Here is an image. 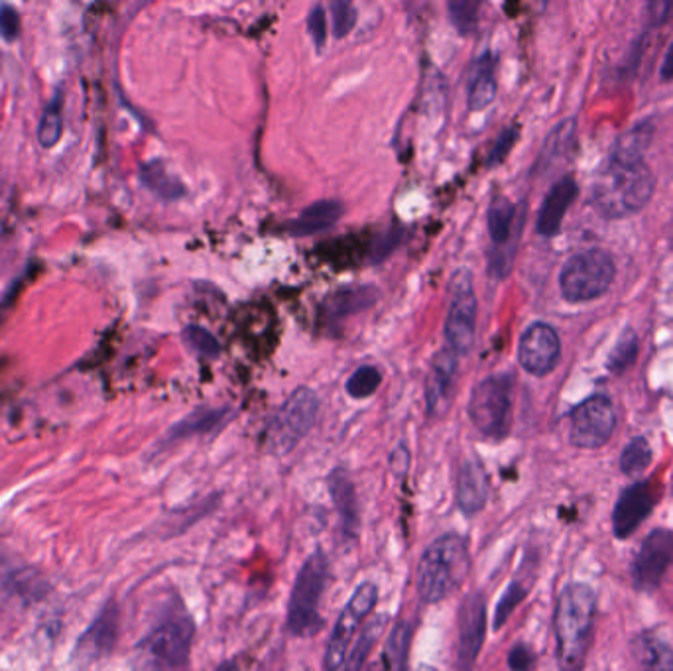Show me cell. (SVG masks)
<instances>
[{
    "label": "cell",
    "mask_w": 673,
    "mask_h": 671,
    "mask_svg": "<svg viewBox=\"0 0 673 671\" xmlns=\"http://www.w3.org/2000/svg\"><path fill=\"white\" fill-rule=\"evenodd\" d=\"M490 483L487 471L477 459H467L457 477V507L465 516H475L487 507Z\"/></svg>",
    "instance_id": "ffe728a7"
},
{
    "label": "cell",
    "mask_w": 673,
    "mask_h": 671,
    "mask_svg": "<svg viewBox=\"0 0 673 671\" xmlns=\"http://www.w3.org/2000/svg\"><path fill=\"white\" fill-rule=\"evenodd\" d=\"M63 95L56 93L50 102L41 111L40 124H38V143L41 148H53L60 143L63 133Z\"/></svg>",
    "instance_id": "f1b7e54d"
},
{
    "label": "cell",
    "mask_w": 673,
    "mask_h": 671,
    "mask_svg": "<svg viewBox=\"0 0 673 671\" xmlns=\"http://www.w3.org/2000/svg\"><path fill=\"white\" fill-rule=\"evenodd\" d=\"M327 487H329V495L339 514L341 532L347 538H353L358 529V504L355 485L351 480L347 468H335L327 478Z\"/></svg>",
    "instance_id": "44dd1931"
},
{
    "label": "cell",
    "mask_w": 673,
    "mask_h": 671,
    "mask_svg": "<svg viewBox=\"0 0 673 671\" xmlns=\"http://www.w3.org/2000/svg\"><path fill=\"white\" fill-rule=\"evenodd\" d=\"M319 398L311 388H297L266 427L265 446L274 455H286L316 426Z\"/></svg>",
    "instance_id": "8992f818"
},
{
    "label": "cell",
    "mask_w": 673,
    "mask_h": 671,
    "mask_svg": "<svg viewBox=\"0 0 673 671\" xmlns=\"http://www.w3.org/2000/svg\"><path fill=\"white\" fill-rule=\"evenodd\" d=\"M561 358L558 331L543 321H534L524 329L518 343V363L531 377H548Z\"/></svg>",
    "instance_id": "4fadbf2b"
},
{
    "label": "cell",
    "mask_w": 673,
    "mask_h": 671,
    "mask_svg": "<svg viewBox=\"0 0 673 671\" xmlns=\"http://www.w3.org/2000/svg\"><path fill=\"white\" fill-rule=\"evenodd\" d=\"M449 19L453 22V26L460 30V34L469 36L477 30L479 24V2L473 0H453L448 4Z\"/></svg>",
    "instance_id": "836d02e7"
},
{
    "label": "cell",
    "mask_w": 673,
    "mask_h": 671,
    "mask_svg": "<svg viewBox=\"0 0 673 671\" xmlns=\"http://www.w3.org/2000/svg\"><path fill=\"white\" fill-rule=\"evenodd\" d=\"M577 197H579V185L572 175H563L553 183L550 192L541 202L538 223H536L538 234L546 239H553L555 234H560L563 217L570 211V207Z\"/></svg>",
    "instance_id": "ac0fdd59"
},
{
    "label": "cell",
    "mask_w": 673,
    "mask_h": 671,
    "mask_svg": "<svg viewBox=\"0 0 673 671\" xmlns=\"http://www.w3.org/2000/svg\"><path fill=\"white\" fill-rule=\"evenodd\" d=\"M307 28H309V34L316 41L317 50H321L327 40V14L321 7H314L309 12Z\"/></svg>",
    "instance_id": "60d3db41"
},
{
    "label": "cell",
    "mask_w": 673,
    "mask_h": 671,
    "mask_svg": "<svg viewBox=\"0 0 673 671\" xmlns=\"http://www.w3.org/2000/svg\"><path fill=\"white\" fill-rule=\"evenodd\" d=\"M331 16H333V36L345 38L353 26L357 24V11L351 2L337 0L331 4Z\"/></svg>",
    "instance_id": "74e56055"
},
{
    "label": "cell",
    "mask_w": 673,
    "mask_h": 671,
    "mask_svg": "<svg viewBox=\"0 0 673 671\" xmlns=\"http://www.w3.org/2000/svg\"><path fill=\"white\" fill-rule=\"evenodd\" d=\"M377 585L370 581L360 583L341 610L327 642L326 671H348V661L358 640V631L363 622L367 621L368 614L377 607Z\"/></svg>",
    "instance_id": "52a82bcc"
},
{
    "label": "cell",
    "mask_w": 673,
    "mask_h": 671,
    "mask_svg": "<svg viewBox=\"0 0 673 671\" xmlns=\"http://www.w3.org/2000/svg\"><path fill=\"white\" fill-rule=\"evenodd\" d=\"M638 351H640L638 335L633 327H626L623 335L619 337V341L612 346L611 355L607 358V368L612 375H623L636 363Z\"/></svg>",
    "instance_id": "f546056e"
},
{
    "label": "cell",
    "mask_w": 673,
    "mask_h": 671,
    "mask_svg": "<svg viewBox=\"0 0 673 671\" xmlns=\"http://www.w3.org/2000/svg\"><path fill=\"white\" fill-rule=\"evenodd\" d=\"M522 219L518 217V207L506 197H494L489 207V234L494 244V253L490 255V268L499 276L509 274L512 266V256L506 255L509 248L521 236ZM514 251V246H511Z\"/></svg>",
    "instance_id": "5bb4252c"
},
{
    "label": "cell",
    "mask_w": 673,
    "mask_h": 671,
    "mask_svg": "<svg viewBox=\"0 0 673 671\" xmlns=\"http://www.w3.org/2000/svg\"><path fill=\"white\" fill-rule=\"evenodd\" d=\"M382 385V375L377 366H358L347 380V394L355 400L372 396Z\"/></svg>",
    "instance_id": "1f68e13d"
},
{
    "label": "cell",
    "mask_w": 673,
    "mask_h": 671,
    "mask_svg": "<svg viewBox=\"0 0 673 671\" xmlns=\"http://www.w3.org/2000/svg\"><path fill=\"white\" fill-rule=\"evenodd\" d=\"M673 563V534L670 529H653L648 538L644 539L643 548L638 551L633 563V580L636 589H658L665 571Z\"/></svg>",
    "instance_id": "9a60e30c"
},
{
    "label": "cell",
    "mask_w": 673,
    "mask_h": 671,
    "mask_svg": "<svg viewBox=\"0 0 673 671\" xmlns=\"http://www.w3.org/2000/svg\"><path fill=\"white\" fill-rule=\"evenodd\" d=\"M460 355L451 349L439 351L431 361L428 385H426V402L429 416H441L451 404V390L457 375Z\"/></svg>",
    "instance_id": "d6986e66"
},
{
    "label": "cell",
    "mask_w": 673,
    "mask_h": 671,
    "mask_svg": "<svg viewBox=\"0 0 673 671\" xmlns=\"http://www.w3.org/2000/svg\"><path fill=\"white\" fill-rule=\"evenodd\" d=\"M512 375H494L480 380L473 388L469 400V417L473 426L485 438L504 439L511 431L512 422Z\"/></svg>",
    "instance_id": "ba28073f"
},
{
    "label": "cell",
    "mask_w": 673,
    "mask_h": 671,
    "mask_svg": "<svg viewBox=\"0 0 673 671\" xmlns=\"http://www.w3.org/2000/svg\"><path fill=\"white\" fill-rule=\"evenodd\" d=\"M652 463V448L646 438H634L621 455V468L624 475L636 477L650 467Z\"/></svg>",
    "instance_id": "4dcf8cb0"
},
{
    "label": "cell",
    "mask_w": 673,
    "mask_h": 671,
    "mask_svg": "<svg viewBox=\"0 0 673 671\" xmlns=\"http://www.w3.org/2000/svg\"><path fill=\"white\" fill-rule=\"evenodd\" d=\"M412 624L409 622H399L396 629L392 632V638H390V651H392V658H394V666L396 671L406 670V658H408V646L412 640Z\"/></svg>",
    "instance_id": "8d00e7d4"
},
{
    "label": "cell",
    "mask_w": 673,
    "mask_h": 671,
    "mask_svg": "<svg viewBox=\"0 0 673 671\" xmlns=\"http://www.w3.org/2000/svg\"><path fill=\"white\" fill-rule=\"evenodd\" d=\"M597 599L589 585L573 583L561 590L555 609V638L561 671H582L591 644Z\"/></svg>",
    "instance_id": "7a4b0ae2"
},
{
    "label": "cell",
    "mask_w": 673,
    "mask_h": 671,
    "mask_svg": "<svg viewBox=\"0 0 673 671\" xmlns=\"http://www.w3.org/2000/svg\"><path fill=\"white\" fill-rule=\"evenodd\" d=\"M577 119H565L561 121L550 136L546 138V144L541 148L540 160L536 168H546V166H553L555 162H563V160H570L575 146H577Z\"/></svg>",
    "instance_id": "484cf974"
},
{
    "label": "cell",
    "mask_w": 673,
    "mask_h": 671,
    "mask_svg": "<svg viewBox=\"0 0 673 671\" xmlns=\"http://www.w3.org/2000/svg\"><path fill=\"white\" fill-rule=\"evenodd\" d=\"M660 77H662V82H672L673 80V41L670 44L668 51H665V56H663Z\"/></svg>",
    "instance_id": "7bdbcfd3"
},
{
    "label": "cell",
    "mask_w": 673,
    "mask_h": 671,
    "mask_svg": "<svg viewBox=\"0 0 673 671\" xmlns=\"http://www.w3.org/2000/svg\"><path fill=\"white\" fill-rule=\"evenodd\" d=\"M487 636V599L475 590L463 600L460 610V640L455 671H475Z\"/></svg>",
    "instance_id": "7c38bea8"
},
{
    "label": "cell",
    "mask_w": 673,
    "mask_h": 671,
    "mask_svg": "<svg viewBox=\"0 0 673 671\" xmlns=\"http://www.w3.org/2000/svg\"><path fill=\"white\" fill-rule=\"evenodd\" d=\"M119 626H121V612L119 607L111 602L97 614L91 626L83 632L75 648L77 658L83 661H97L109 656L119 640Z\"/></svg>",
    "instance_id": "2e32d148"
},
{
    "label": "cell",
    "mask_w": 673,
    "mask_h": 671,
    "mask_svg": "<svg viewBox=\"0 0 673 671\" xmlns=\"http://www.w3.org/2000/svg\"><path fill=\"white\" fill-rule=\"evenodd\" d=\"M656 183L643 156L611 152L592 180L591 205L604 219L631 217L650 204Z\"/></svg>",
    "instance_id": "6da1fadb"
},
{
    "label": "cell",
    "mask_w": 673,
    "mask_h": 671,
    "mask_svg": "<svg viewBox=\"0 0 673 671\" xmlns=\"http://www.w3.org/2000/svg\"><path fill=\"white\" fill-rule=\"evenodd\" d=\"M643 671H673V646L660 632H643L634 642Z\"/></svg>",
    "instance_id": "d4e9b609"
},
{
    "label": "cell",
    "mask_w": 673,
    "mask_h": 671,
    "mask_svg": "<svg viewBox=\"0 0 673 671\" xmlns=\"http://www.w3.org/2000/svg\"><path fill=\"white\" fill-rule=\"evenodd\" d=\"M570 439L575 448L599 449L612 438L616 427V414L611 398L592 394L573 407Z\"/></svg>",
    "instance_id": "8fae6325"
},
{
    "label": "cell",
    "mask_w": 673,
    "mask_h": 671,
    "mask_svg": "<svg viewBox=\"0 0 673 671\" xmlns=\"http://www.w3.org/2000/svg\"><path fill=\"white\" fill-rule=\"evenodd\" d=\"M343 204L337 199H321L306 207L290 224V233L294 236H311L326 233L339 223L343 217Z\"/></svg>",
    "instance_id": "603a6c76"
},
{
    "label": "cell",
    "mask_w": 673,
    "mask_h": 671,
    "mask_svg": "<svg viewBox=\"0 0 673 671\" xmlns=\"http://www.w3.org/2000/svg\"><path fill=\"white\" fill-rule=\"evenodd\" d=\"M184 341L185 345L195 351L197 355L205 356V358H215V356L221 355V343L217 341L213 333H209L204 327H185Z\"/></svg>",
    "instance_id": "e575fe53"
},
{
    "label": "cell",
    "mask_w": 673,
    "mask_h": 671,
    "mask_svg": "<svg viewBox=\"0 0 673 671\" xmlns=\"http://www.w3.org/2000/svg\"><path fill=\"white\" fill-rule=\"evenodd\" d=\"M477 335V295L473 288V274L460 268L449 285V309L445 319V339L449 349L457 355H467L475 345Z\"/></svg>",
    "instance_id": "30bf717a"
},
{
    "label": "cell",
    "mask_w": 673,
    "mask_h": 671,
    "mask_svg": "<svg viewBox=\"0 0 673 671\" xmlns=\"http://www.w3.org/2000/svg\"><path fill=\"white\" fill-rule=\"evenodd\" d=\"M21 28V12L11 4H0V38L9 44L19 40Z\"/></svg>",
    "instance_id": "f35d334b"
},
{
    "label": "cell",
    "mask_w": 673,
    "mask_h": 671,
    "mask_svg": "<svg viewBox=\"0 0 673 671\" xmlns=\"http://www.w3.org/2000/svg\"><path fill=\"white\" fill-rule=\"evenodd\" d=\"M329 581V561L321 549L314 551L297 573L292 597L287 602V631L294 636H314L321 629L319 600Z\"/></svg>",
    "instance_id": "277c9868"
},
{
    "label": "cell",
    "mask_w": 673,
    "mask_h": 671,
    "mask_svg": "<svg viewBox=\"0 0 673 671\" xmlns=\"http://www.w3.org/2000/svg\"><path fill=\"white\" fill-rule=\"evenodd\" d=\"M229 416L227 410H197L194 414L184 417L182 422H178L168 439L178 441V439L192 438V436H201V434H211L213 429L223 426L224 419Z\"/></svg>",
    "instance_id": "83f0119b"
},
{
    "label": "cell",
    "mask_w": 673,
    "mask_h": 671,
    "mask_svg": "<svg viewBox=\"0 0 673 671\" xmlns=\"http://www.w3.org/2000/svg\"><path fill=\"white\" fill-rule=\"evenodd\" d=\"M194 636L192 619L178 617L156 626L140 644V654L156 671H184L189 663Z\"/></svg>",
    "instance_id": "9c48e42d"
},
{
    "label": "cell",
    "mask_w": 673,
    "mask_h": 671,
    "mask_svg": "<svg viewBox=\"0 0 673 671\" xmlns=\"http://www.w3.org/2000/svg\"><path fill=\"white\" fill-rule=\"evenodd\" d=\"M470 570L469 546L460 534H443L431 541L418 563L419 599L436 605L460 589Z\"/></svg>",
    "instance_id": "3957f363"
},
{
    "label": "cell",
    "mask_w": 673,
    "mask_h": 671,
    "mask_svg": "<svg viewBox=\"0 0 673 671\" xmlns=\"http://www.w3.org/2000/svg\"><path fill=\"white\" fill-rule=\"evenodd\" d=\"M526 595H528V590L518 581L509 585V589L504 590V595H502V599L499 600L497 610H494V622H492L494 631H500L506 624L514 609L521 605L522 600L526 599Z\"/></svg>",
    "instance_id": "d590c367"
},
{
    "label": "cell",
    "mask_w": 673,
    "mask_h": 671,
    "mask_svg": "<svg viewBox=\"0 0 673 671\" xmlns=\"http://www.w3.org/2000/svg\"><path fill=\"white\" fill-rule=\"evenodd\" d=\"M378 290L375 285H343L333 294L327 295L323 314L327 319H345L365 312L367 307L377 304Z\"/></svg>",
    "instance_id": "7402d4cb"
},
{
    "label": "cell",
    "mask_w": 673,
    "mask_h": 671,
    "mask_svg": "<svg viewBox=\"0 0 673 671\" xmlns=\"http://www.w3.org/2000/svg\"><path fill=\"white\" fill-rule=\"evenodd\" d=\"M384 624H387V617H377L375 621L368 624L367 631L363 632V636L358 638L355 648H353L351 661H348V671H363V666H365L375 642L384 632Z\"/></svg>",
    "instance_id": "d6a6232c"
},
{
    "label": "cell",
    "mask_w": 673,
    "mask_h": 671,
    "mask_svg": "<svg viewBox=\"0 0 673 671\" xmlns=\"http://www.w3.org/2000/svg\"><path fill=\"white\" fill-rule=\"evenodd\" d=\"M217 671H238V668H236L235 661H227V663H223Z\"/></svg>",
    "instance_id": "ee69618b"
},
{
    "label": "cell",
    "mask_w": 673,
    "mask_h": 671,
    "mask_svg": "<svg viewBox=\"0 0 673 671\" xmlns=\"http://www.w3.org/2000/svg\"><path fill=\"white\" fill-rule=\"evenodd\" d=\"M534 663H536V658L528 646L518 644L512 648L511 656H509V666L512 671H531Z\"/></svg>",
    "instance_id": "b9f144b4"
},
{
    "label": "cell",
    "mask_w": 673,
    "mask_h": 671,
    "mask_svg": "<svg viewBox=\"0 0 673 671\" xmlns=\"http://www.w3.org/2000/svg\"><path fill=\"white\" fill-rule=\"evenodd\" d=\"M653 509V492L648 483H634L624 488L612 512V528L616 538H628L640 528Z\"/></svg>",
    "instance_id": "e0dca14e"
},
{
    "label": "cell",
    "mask_w": 673,
    "mask_h": 671,
    "mask_svg": "<svg viewBox=\"0 0 673 671\" xmlns=\"http://www.w3.org/2000/svg\"><path fill=\"white\" fill-rule=\"evenodd\" d=\"M368 671H382V670H380L378 666H370V668H368Z\"/></svg>",
    "instance_id": "bcb514c9"
},
{
    "label": "cell",
    "mask_w": 673,
    "mask_h": 671,
    "mask_svg": "<svg viewBox=\"0 0 673 671\" xmlns=\"http://www.w3.org/2000/svg\"><path fill=\"white\" fill-rule=\"evenodd\" d=\"M418 671H439L436 670V668H433V666H428V663H421V666H419Z\"/></svg>",
    "instance_id": "f6af8a7d"
},
{
    "label": "cell",
    "mask_w": 673,
    "mask_h": 671,
    "mask_svg": "<svg viewBox=\"0 0 673 671\" xmlns=\"http://www.w3.org/2000/svg\"><path fill=\"white\" fill-rule=\"evenodd\" d=\"M518 136H521V129L518 126H509L504 133L500 134L497 143H494L492 152L489 154V166L504 162V158L511 154L512 146L516 144Z\"/></svg>",
    "instance_id": "ab89813d"
},
{
    "label": "cell",
    "mask_w": 673,
    "mask_h": 671,
    "mask_svg": "<svg viewBox=\"0 0 673 671\" xmlns=\"http://www.w3.org/2000/svg\"><path fill=\"white\" fill-rule=\"evenodd\" d=\"M616 276L612 256L602 248H589L567 258L560 272V290L565 302L585 304L611 290Z\"/></svg>",
    "instance_id": "5b68a950"
},
{
    "label": "cell",
    "mask_w": 673,
    "mask_h": 671,
    "mask_svg": "<svg viewBox=\"0 0 673 671\" xmlns=\"http://www.w3.org/2000/svg\"><path fill=\"white\" fill-rule=\"evenodd\" d=\"M140 180L144 185L158 195L163 202H178L185 195V185L175 178L174 173L168 172V168L160 160L144 163L140 168Z\"/></svg>",
    "instance_id": "4316f807"
},
{
    "label": "cell",
    "mask_w": 673,
    "mask_h": 671,
    "mask_svg": "<svg viewBox=\"0 0 673 671\" xmlns=\"http://www.w3.org/2000/svg\"><path fill=\"white\" fill-rule=\"evenodd\" d=\"M494 97H497V60L490 51H485L470 73L469 111H485L492 105Z\"/></svg>",
    "instance_id": "cb8c5ba5"
}]
</instances>
